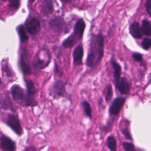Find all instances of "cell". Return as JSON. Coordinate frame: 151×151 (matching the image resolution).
<instances>
[{"label":"cell","mask_w":151,"mask_h":151,"mask_svg":"<svg viewBox=\"0 0 151 151\" xmlns=\"http://www.w3.org/2000/svg\"><path fill=\"white\" fill-rule=\"evenodd\" d=\"M104 37L101 33L93 35L91 37L90 48L86 59V64L93 68L97 65L104 56Z\"/></svg>","instance_id":"obj_1"},{"label":"cell","mask_w":151,"mask_h":151,"mask_svg":"<svg viewBox=\"0 0 151 151\" xmlns=\"http://www.w3.org/2000/svg\"><path fill=\"white\" fill-rule=\"evenodd\" d=\"M86 28V23L83 18L78 19L74 24L73 34H71L63 43L65 48H71L80 40H81Z\"/></svg>","instance_id":"obj_2"},{"label":"cell","mask_w":151,"mask_h":151,"mask_svg":"<svg viewBox=\"0 0 151 151\" xmlns=\"http://www.w3.org/2000/svg\"><path fill=\"white\" fill-rule=\"evenodd\" d=\"M11 93L12 99L17 103L24 106H35L37 105L35 100L28 97L24 89L18 84L12 86L11 88Z\"/></svg>","instance_id":"obj_3"},{"label":"cell","mask_w":151,"mask_h":151,"mask_svg":"<svg viewBox=\"0 0 151 151\" xmlns=\"http://www.w3.org/2000/svg\"><path fill=\"white\" fill-rule=\"evenodd\" d=\"M65 86V83L62 80H55L49 88L50 95L55 99L67 97Z\"/></svg>","instance_id":"obj_4"},{"label":"cell","mask_w":151,"mask_h":151,"mask_svg":"<svg viewBox=\"0 0 151 151\" xmlns=\"http://www.w3.org/2000/svg\"><path fill=\"white\" fill-rule=\"evenodd\" d=\"M48 25L51 29L56 33H67L69 31L67 24L61 16H56L51 18Z\"/></svg>","instance_id":"obj_5"},{"label":"cell","mask_w":151,"mask_h":151,"mask_svg":"<svg viewBox=\"0 0 151 151\" xmlns=\"http://www.w3.org/2000/svg\"><path fill=\"white\" fill-rule=\"evenodd\" d=\"M5 123L17 134L21 135L23 133V129L17 115L14 114H9L5 121Z\"/></svg>","instance_id":"obj_6"},{"label":"cell","mask_w":151,"mask_h":151,"mask_svg":"<svg viewBox=\"0 0 151 151\" xmlns=\"http://www.w3.org/2000/svg\"><path fill=\"white\" fill-rule=\"evenodd\" d=\"M41 57L42 52L39 51L33 60L32 65L34 68L36 70H40L45 68L48 65L50 62L51 58L48 53H47L45 57H43V58Z\"/></svg>","instance_id":"obj_7"},{"label":"cell","mask_w":151,"mask_h":151,"mask_svg":"<svg viewBox=\"0 0 151 151\" xmlns=\"http://www.w3.org/2000/svg\"><path fill=\"white\" fill-rule=\"evenodd\" d=\"M19 66L24 74L28 75L31 74L32 71L29 64V57L27 49H24L20 55Z\"/></svg>","instance_id":"obj_8"},{"label":"cell","mask_w":151,"mask_h":151,"mask_svg":"<svg viewBox=\"0 0 151 151\" xmlns=\"http://www.w3.org/2000/svg\"><path fill=\"white\" fill-rule=\"evenodd\" d=\"M25 27L29 34L35 35L41 29V22L38 18L32 17L26 21Z\"/></svg>","instance_id":"obj_9"},{"label":"cell","mask_w":151,"mask_h":151,"mask_svg":"<svg viewBox=\"0 0 151 151\" xmlns=\"http://www.w3.org/2000/svg\"><path fill=\"white\" fill-rule=\"evenodd\" d=\"M126 99L122 97H118L115 98L111 102L109 107V114L110 116H117L122 110L124 103Z\"/></svg>","instance_id":"obj_10"},{"label":"cell","mask_w":151,"mask_h":151,"mask_svg":"<svg viewBox=\"0 0 151 151\" xmlns=\"http://www.w3.org/2000/svg\"><path fill=\"white\" fill-rule=\"evenodd\" d=\"M116 88L122 94H127L130 90V84L125 77H120L115 81Z\"/></svg>","instance_id":"obj_11"},{"label":"cell","mask_w":151,"mask_h":151,"mask_svg":"<svg viewBox=\"0 0 151 151\" xmlns=\"http://www.w3.org/2000/svg\"><path fill=\"white\" fill-rule=\"evenodd\" d=\"M0 146L3 150L14 151L16 150L15 141L6 135H2L0 139Z\"/></svg>","instance_id":"obj_12"},{"label":"cell","mask_w":151,"mask_h":151,"mask_svg":"<svg viewBox=\"0 0 151 151\" xmlns=\"http://www.w3.org/2000/svg\"><path fill=\"white\" fill-rule=\"evenodd\" d=\"M83 55H84L83 46L81 44H80L75 47L73 52V64L75 66H78V65H82Z\"/></svg>","instance_id":"obj_13"},{"label":"cell","mask_w":151,"mask_h":151,"mask_svg":"<svg viewBox=\"0 0 151 151\" xmlns=\"http://www.w3.org/2000/svg\"><path fill=\"white\" fill-rule=\"evenodd\" d=\"M130 35L136 39L141 38L143 36V32L141 26L137 21H134L130 24L129 28Z\"/></svg>","instance_id":"obj_14"},{"label":"cell","mask_w":151,"mask_h":151,"mask_svg":"<svg viewBox=\"0 0 151 151\" xmlns=\"http://www.w3.org/2000/svg\"><path fill=\"white\" fill-rule=\"evenodd\" d=\"M54 11L52 0H42L41 11L44 16H48L53 13Z\"/></svg>","instance_id":"obj_15"},{"label":"cell","mask_w":151,"mask_h":151,"mask_svg":"<svg viewBox=\"0 0 151 151\" xmlns=\"http://www.w3.org/2000/svg\"><path fill=\"white\" fill-rule=\"evenodd\" d=\"M25 85L27 87V94L30 99H35V96L37 92V88L35 86L34 83L33 81L29 80H25Z\"/></svg>","instance_id":"obj_16"},{"label":"cell","mask_w":151,"mask_h":151,"mask_svg":"<svg viewBox=\"0 0 151 151\" xmlns=\"http://www.w3.org/2000/svg\"><path fill=\"white\" fill-rule=\"evenodd\" d=\"M17 31L18 34L20 41L22 43L26 42L29 40V37L25 32V27L24 24H20L17 27Z\"/></svg>","instance_id":"obj_17"},{"label":"cell","mask_w":151,"mask_h":151,"mask_svg":"<svg viewBox=\"0 0 151 151\" xmlns=\"http://www.w3.org/2000/svg\"><path fill=\"white\" fill-rule=\"evenodd\" d=\"M111 64L113 68L114 73H113V77L114 80L116 81L119 80L121 77V73H122V68L120 64L116 62V61L114 59L111 60Z\"/></svg>","instance_id":"obj_18"},{"label":"cell","mask_w":151,"mask_h":151,"mask_svg":"<svg viewBox=\"0 0 151 151\" xmlns=\"http://www.w3.org/2000/svg\"><path fill=\"white\" fill-rule=\"evenodd\" d=\"M143 34L146 36H151V22L146 18H144L142 21L141 25Z\"/></svg>","instance_id":"obj_19"},{"label":"cell","mask_w":151,"mask_h":151,"mask_svg":"<svg viewBox=\"0 0 151 151\" xmlns=\"http://www.w3.org/2000/svg\"><path fill=\"white\" fill-rule=\"evenodd\" d=\"M81 104L83 109L85 115L91 119L92 117V110L90 104L86 100L83 101L81 103Z\"/></svg>","instance_id":"obj_20"},{"label":"cell","mask_w":151,"mask_h":151,"mask_svg":"<svg viewBox=\"0 0 151 151\" xmlns=\"http://www.w3.org/2000/svg\"><path fill=\"white\" fill-rule=\"evenodd\" d=\"M107 147L111 151H116L117 150V142L113 136H109L107 138Z\"/></svg>","instance_id":"obj_21"},{"label":"cell","mask_w":151,"mask_h":151,"mask_svg":"<svg viewBox=\"0 0 151 151\" xmlns=\"http://www.w3.org/2000/svg\"><path fill=\"white\" fill-rule=\"evenodd\" d=\"M103 94L104 95L105 100L107 103L109 102L113 96V90H112V86L111 84H108L106 86V87L104 88L103 90Z\"/></svg>","instance_id":"obj_22"},{"label":"cell","mask_w":151,"mask_h":151,"mask_svg":"<svg viewBox=\"0 0 151 151\" xmlns=\"http://www.w3.org/2000/svg\"><path fill=\"white\" fill-rule=\"evenodd\" d=\"M1 108L3 109H11L13 110L12 109V104L10 100V98H9L8 96H6L4 97V99L1 98Z\"/></svg>","instance_id":"obj_23"},{"label":"cell","mask_w":151,"mask_h":151,"mask_svg":"<svg viewBox=\"0 0 151 151\" xmlns=\"http://www.w3.org/2000/svg\"><path fill=\"white\" fill-rule=\"evenodd\" d=\"M1 1L8 2V6L11 9H13L15 10L18 9L20 7L21 2L19 0H1Z\"/></svg>","instance_id":"obj_24"},{"label":"cell","mask_w":151,"mask_h":151,"mask_svg":"<svg viewBox=\"0 0 151 151\" xmlns=\"http://www.w3.org/2000/svg\"><path fill=\"white\" fill-rule=\"evenodd\" d=\"M141 45L144 50H149L151 47V38L147 37L145 38L141 43Z\"/></svg>","instance_id":"obj_25"},{"label":"cell","mask_w":151,"mask_h":151,"mask_svg":"<svg viewBox=\"0 0 151 151\" xmlns=\"http://www.w3.org/2000/svg\"><path fill=\"white\" fill-rule=\"evenodd\" d=\"M123 147L126 151H133L135 150L134 145L130 142H123L122 143Z\"/></svg>","instance_id":"obj_26"},{"label":"cell","mask_w":151,"mask_h":151,"mask_svg":"<svg viewBox=\"0 0 151 151\" xmlns=\"http://www.w3.org/2000/svg\"><path fill=\"white\" fill-rule=\"evenodd\" d=\"M145 7L147 14L151 17V0H146Z\"/></svg>","instance_id":"obj_27"},{"label":"cell","mask_w":151,"mask_h":151,"mask_svg":"<svg viewBox=\"0 0 151 151\" xmlns=\"http://www.w3.org/2000/svg\"><path fill=\"white\" fill-rule=\"evenodd\" d=\"M122 133L123 134V135L124 136V137L126 139H127L129 140H132V137L131 134L130 133L129 130L126 127L122 129Z\"/></svg>","instance_id":"obj_28"},{"label":"cell","mask_w":151,"mask_h":151,"mask_svg":"<svg viewBox=\"0 0 151 151\" xmlns=\"http://www.w3.org/2000/svg\"><path fill=\"white\" fill-rule=\"evenodd\" d=\"M132 58L137 62H141L143 60L142 55L138 52H134L132 54Z\"/></svg>","instance_id":"obj_29"},{"label":"cell","mask_w":151,"mask_h":151,"mask_svg":"<svg viewBox=\"0 0 151 151\" xmlns=\"http://www.w3.org/2000/svg\"><path fill=\"white\" fill-rule=\"evenodd\" d=\"M60 1H61L63 3L68 4V3H71L73 0H60Z\"/></svg>","instance_id":"obj_30"},{"label":"cell","mask_w":151,"mask_h":151,"mask_svg":"<svg viewBox=\"0 0 151 151\" xmlns=\"http://www.w3.org/2000/svg\"><path fill=\"white\" fill-rule=\"evenodd\" d=\"M30 147H31V146H29L28 147L25 148V150H36V149H35V148H34V147H32V148H31Z\"/></svg>","instance_id":"obj_31"},{"label":"cell","mask_w":151,"mask_h":151,"mask_svg":"<svg viewBox=\"0 0 151 151\" xmlns=\"http://www.w3.org/2000/svg\"><path fill=\"white\" fill-rule=\"evenodd\" d=\"M34 1H35V0H28L29 2H30V3H32V2H33Z\"/></svg>","instance_id":"obj_32"}]
</instances>
